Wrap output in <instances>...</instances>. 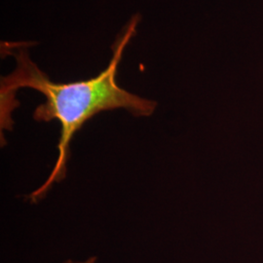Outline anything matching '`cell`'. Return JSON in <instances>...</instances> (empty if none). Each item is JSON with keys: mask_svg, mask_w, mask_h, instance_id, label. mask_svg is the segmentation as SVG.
Here are the masks:
<instances>
[{"mask_svg": "<svg viewBox=\"0 0 263 263\" xmlns=\"http://www.w3.org/2000/svg\"><path fill=\"white\" fill-rule=\"evenodd\" d=\"M140 16L135 15L123 28L112 45V56L108 66L93 78L56 83L43 72L30 59L27 42L2 43V53L14 57L16 68L9 76L1 78V131L11 130V114L17 91L30 88L45 97V103L38 105L33 112L34 120L49 122L57 120L61 126L58 143L59 156L46 181L28 195L31 203H37L46 195L53 184L66 178L67 161L70 154V142L76 133L95 115L103 111L125 109L136 117H148L156 109L154 101L132 94L117 84L118 66L124 51L130 43L140 24Z\"/></svg>", "mask_w": 263, "mask_h": 263, "instance_id": "1", "label": "cell"}, {"mask_svg": "<svg viewBox=\"0 0 263 263\" xmlns=\"http://www.w3.org/2000/svg\"><path fill=\"white\" fill-rule=\"evenodd\" d=\"M97 261V258L96 257H90L88 259H86L84 261H74V260H71V259H68L64 263H96Z\"/></svg>", "mask_w": 263, "mask_h": 263, "instance_id": "2", "label": "cell"}]
</instances>
